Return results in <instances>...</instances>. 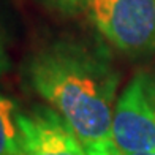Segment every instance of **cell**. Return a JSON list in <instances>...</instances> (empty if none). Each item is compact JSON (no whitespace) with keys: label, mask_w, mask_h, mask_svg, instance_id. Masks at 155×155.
Returning <instances> with one entry per match:
<instances>
[{"label":"cell","mask_w":155,"mask_h":155,"mask_svg":"<svg viewBox=\"0 0 155 155\" xmlns=\"http://www.w3.org/2000/svg\"><path fill=\"white\" fill-rule=\"evenodd\" d=\"M29 86L70 124L84 144L111 138L119 76L104 55L60 41L25 63Z\"/></svg>","instance_id":"obj_1"},{"label":"cell","mask_w":155,"mask_h":155,"mask_svg":"<svg viewBox=\"0 0 155 155\" xmlns=\"http://www.w3.org/2000/svg\"><path fill=\"white\" fill-rule=\"evenodd\" d=\"M92 24L128 55L155 52V0H87Z\"/></svg>","instance_id":"obj_2"},{"label":"cell","mask_w":155,"mask_h":155,"mask_svg":"<svg viewBox=\"0 0 155 155\" xmlns=\"http://www.w3.org/2000/svg\"><path fill=\"white\" fill-rule=\"evenodd\" d=\"M111 138L127 153L155 152V70L138 71L117 97Z\"/></svg>","instance_id":"obj_3"},{"label":"cell","mask_w":155,"mask_h":155,"mask_svg":"<svg viewBox=\"0 0 155 155\" xmlns=\"http://www.w3.org/2000/svg\"><path fill=\"white\" fill-rule=\"evenodd\" d=\"M19 155H89L84 141L51 106L19 114Z\"/></svg>","instance_id":"obj_4"},{"label":"cell","mask_w":155,"mask_h":155,"mask_svg":"<svg viewBox=\"0 0 155 155\" xmlns=\"http://www.w3.org/2000/svg\"><path fill=\"white\" fill-rule=\"evenodd\" d=\"M19 114L16 103L0 94V155H19Z\"/></svg>","instance_id":"obj_5"},{"label":"cell","mask_w":155,"mask_h":155,"mask_svg":"<svg viewBox=\"0 0 155 155\" xmlns=\"http://www.w3.org/2000/svg\"><path fill=\"white\" fill-rule=\"evenodd\" d=\"M86 149L89 155H127L120 147H119L112 138L103 139V141H95V143L86 144Z\"/></svg>","instance_id":"obj_6"},{"label":"cell","mask_w":155,"mask_h":155,"mask_svg":"<svg viewBox=\"0 0 155 155\" xmlns=\"http://www.w3.org/2000/svg\"><path fill=\"white\" fill-rule=\"evenodd\" d=\"M8 67H10V60H8V55H6V49L3 45L2 35H0V76L8 70Z\"/></svg>","instance_id":"obj_7"},{"label":"cell","mask_w":155,"mask_h":155,"mask_svg":"<svg viewBox=\"0 0 155 155\" xmlns=\"http://www.w3.org/2000/svg\"><path fill=\"white\" fill-rule=\"evenodd\" d=\"M55 2L63 3V5H78L79 2H82V0H55ZM86 2H87V0H86Z\"/></svg>","instance_id":"obj_8"},{"label":"cell","mask_w":155,"mask_h":155,"mask_svg":"<svg viewBox=\"0 0 155 155\" xmlns=\"http://www.w3.org/2000/svg\"><path fill=\"white\" fill-rule=\"evenodd\" d=\"M127 155H155V152H130V153H127Z\"/></svg>","instance_id":"obj_9"}]
</instances>
